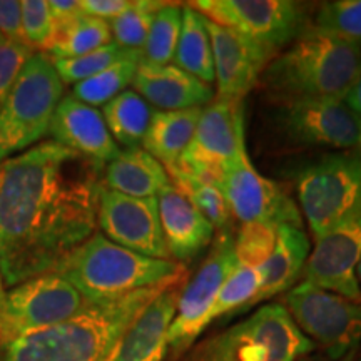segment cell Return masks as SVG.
Listing matches in <instances>:
<instances>
[{"instance_id":"obj_1","label":"cell","mask_w":361,"mask_h":361,"mask_svg":"<svg viewBox=\"0 0 361 361\" xmlns=\"http://www.w3.org/2000/svg\"><path fill=\"white\" fill-rule=\"evenodd\" d=\"M104 166L54 141L0 164V269L4 286L57 266L97 233Z\"/></svg>"},{"instance_id":"obj_2","label":"cell","mask_w":361,"mask_h":361,"mask_svg":"<svg viewBox=\"0 0 361 361\" xmlns=\"http://www.w3.org/2000/svg\"><path fill=\"white\" fill-rule=\"evenodd\" d=\"M164 288L89 303L66 322L0 345V361H112L129 324Z\"/></svg>"},{"instance_id":"obj_3","label":"cell","mask_w":361,"mask_h":361,"mask_svg":"<svg viewBox=\"0 0 361 361\" xmlns=\"http://www.w3.org/2000/svg\"><path fill=\"white\" fill-rule=\"evenodd\" d=\"M361 78V47L310 27L266 66L259 82L269 101L340 99Z\"/></svg>"},{"instance_id":"obj_4","label":"cell","mask_w":361,"mask_h":361,"mask_svg":"<svg viewBox=\"0 0 361 361\" xmlns=\"http://www.w3.org/2000/svg\"><path fill=\"white\" fill-rule=\"evenodd\" d=\"M54 273L66 278L87 303H102L147 288L183 281L188 268L173 259L139 255L94 233Z\"/></svg>"},{"instance_id":"obj_5","label":"cell","mask_w":361,"mask_h":361,"mask_svg":"<svg viewBox=\"0 0 361 361\" xmlns=\"http://www.w3.org/2000/svg\"><path fill=\"white\" fill-rule=\"evenodd\" d=\"M316 346L281 303L255 313L192 346L184 361H298Z\"/></svg>"},{"instance_id":"obj_6","label":"cell","mask_w":361,"mask_h":361,"mask_svg":"<svg viewBox=\"0 0 361 361\" xmlns=\"http://www.w3.org/2000/svg\"><path fill=\"white\" fill-rule=\"evenodd\" d=\"M64 87L47 52L37 51L27 61L0 107V152L4 157L30 149L49 134L52 117L64 97Z\"/></svg>"},{"instance_id":"obj_7","label":"cell","mask_w":361,"mask_h":361,"mask_svg":"<svg viewBox=\"0 0 361 361\" xmlns=\"http://www.w3.org/2000/svg\"><path fill=\"white\" fill-rule=\"evenodd\" d=\"M300 213L313 239L361 207V151H338L305 166L296 176Z\"/></svg>"},{"instance_id":"obj_8","label":"cell","mask_w":361,"mask_h":361,"mask_svg":"<svg viewBox=\"0 0 361 361\" xmlns=\"http://www.w3.org/2000/svg\"><path fill=\"white\" fill-rule=\"evenodd\" d=\"M284 308L303 335L331 361L355 356L361 345V303L300 281L284 293Z\"/></svg>"},{"instance_id":"obj_9","label":"cell","mask_w":361,"mask_h":361,"mask_svg":"<svg viewBox=\"0 0 361 361\" xmlns=\"http://www.w3.org/2000/svg\"><path fill=\"white\" fill-rule=\"evenodd\" d=\"M189 6L276 57L310 29L306 7L295 0H197Z\"/></svg>"},{"instance_id":"obj_10","label":"cell","mask_w":361,"mask_h":361,"mask_svg":"<svg viewBox=\"0 0 361 361\" xmlns=\"http://www.w3.org/2000/svg\"><path fill=\"white\" fill-rule=\"evenodd\" d=\"M87 305L61 274L49 273L27 279L6 293L0 305V345L66 322Z\"/></svg>"},{"instance_id":"obj_11","label":"cell","mask_w":361,"mask_h":361,"mask_svg":"<svg viewBox=\"0 0 361 361\" xmlns=\"http://www.w3.org/2000/svg\"><path fill=\"white\" fill-rule=\"evenodd\" d=\"M238 266L234 234L224 229L214 238L209 255L186 286L180 288L178 308L169 328V348L174 356L186 353L209 326L211 308L229 274Z\"/></svg>"},{"instance_id":"obj_12","label":"cell","mask_w":361,"mask_h":361,"mask_svg":"<svg viewBox=\"0 0 361 361\" xmlns=\"http://www.w3.org/2000/svg\"><path fill=\"white\" fill-rule=\"evenodd\" d=\"M274 102L278 129L305 147L361 151V119L340 99H281Z\"/></svg>"},{"instance_id":"obj_13","label":"cell","mask_w":361,"mask_h":361,"mask_svg":"<svg viewBox=\"0 0 361 361\" xmlns=\"http://www.w3.org/2000/svg\"><path fill=\"white\" fill-rule=\"evenodd\" d=\"M243 151H246L243 102L214 97L202 107L191 142L173 166L218 184L226 166Z\"/></svg>"},{"instance_id":"obj_14","label":"cell","mask_w":361,"mask_h":361,"mask_svg":"<svg viewBox=\"0 0 361 361\" xmlns=\"http://www.w3.org/2000/svg\"><path fill=\"white\" fill-rule=\"evenodd\" d=\"M218 188L228 202L233 218L243 224L264 221L276 226H303L296 202L278 183L264 178L255 169L247 151H243L226 166Z\"/></svg>"},{"instance_id":"obj_15","label":"cell","mask_w":361,"mask_h":361,"mask_svg":"<svg viewBox=\"0 0 361 361\" xmlns=\"http://www.w3.org/2000/svg\"><path fill=\"white\" fill-rule=\"evenodd\" d=\"M97 228L116 245L157 259H171L161 228L157 197H130L101 188Z\"/></svg>"},{"instance_id":"obj_16","label":"cell","mask_w":361,"mask_h":361,"mask_svg":"<svg viewBox=\"0 0 361 361\" xmlns=\"http://www.w3.org/2000/svg\"><path fill=\"white\" fill-rule=\"evenodd\" d=\"M361 261V207L350 218L314 239L301 281L361 303L356 268Z\"/></svg>"},{"instance_id":"obj_17","label":"cell","mask_w":361,"mask_h":361,"mask_svg":"<svg viewBox=\"0 0 361 361\" xmlns=\"http://www.w3.org/2000/svg\"><path fill=\"white\" fill-rule=\"evenodd\" d=\"M207 20V19H206ZM218 99L245 101L273 57L231 29L207 20Z\"/></svg>"},{"instance_id":"obj_18","label":"cell","mask_w":361,"mask_h":361,"mask_svg":"<svg viewBox=\"0 0 361 361\" xmlns=\"http://www.w3.org/2000/svg\"><path fill=\"white\" fill-rule=\"evenodd\" d=\"M52 141L75 154L106 166L121 152L97 107L87 106L74 96L62 97L49 128Z\"/></svg>"},{"instance_id":"obj_19","label":"cell","mask_w":361,"mask_h":361,"mask_svg":"<svg viewBox=\"0 0 361 361\" xmlns=\"http://www.w3.org/2000/svg\"><path fill=\"white\" fill-rule=\"evenodd\" d=\"M183 281L164 288L129 324L112 361H164Z\"/></svg>"},{"instance_id":"obj_20","label":"cell","mask_w":361,"mask_h":361,"mask_svg":"<svg viewBox=\"0 0 361 361\" xmlns=\"http://www.w3.org/2000/svg\"><path fill=\"white\" fill-rule=\"evenodd\" d=\"M157 206L171 259L184 264L213 245L214 226L173 184L159 192Z\"/></svg>"},{"instance_id":"obj_21","label":"cell","mask_w":361,"mask_h":361,"mask_svg":"<svg viewBox=\"0 0 361 361\" xmlns=\"http://www.w3.org/2000/svg\"><path fill=\"white\" fill-rule=\"evenodd\" d=\"M134 90L159 111H183L204 107L214 96V89L178 66H156L142 62L134 78Z\"/></svg>"},{"instance_id":"obj_22","label":"cell","mask_w":361,"mask_h":361,"mask_svg":"<svg viewBox=\"0 0 361 361\" xmlns=\"http://www.w3.org/2000/svg\"><path fill=\"white\" fill-rule=\"evenodd\" d=\"M311 243L303 226L279 224L276 246L264 264L259 266L261 286L251 306L288 293L303 274Z\"/></svg>"},{"instance_id":"obj_23","label":"cell","mask_w":361,"mask_h":361,"mask_svg":"<svg viewBox=\"0 0 361 361\" xmlns=\"http://www.w3.org/2000/svg\"><path fill=\"white\" fill-rule=\"evenodd\" d=\"M169 184L164 166L141 146L121 149L102 171L104 188L130 197H157Z\"/></svg>"},{"instance_id":"obj_24","label":"cell","mask_w":361,"mask_h":361,"mask_svg":"<svg viewBox=\"0 0 361 361\" xmlns=\"http://www.w3.org/2000/svg\"><path fill=\"white\" fill-rule=\"evenodd\" d=\"M202 107L183 111H156L151 117L142 149L164 168L179 161L191 142Z\"/></svg>"},{"instance_id":"obj_25","label":"cell","mask_w":361,"mask_h":361,"mask_svg":"<svg viewBox=\"0 0 361 361\" xmlns=\"http://www.w3.org/2000/svg\"><path fill=\"white\" fill-rule=\"evenodd\" d=\"M174 62V66L204 84L211 85L214 82L213 47L207 32V20L189 4L183 7V25H180Z\"/></svg>"},{"instance_id":"obj_26","label":"cell","mask_w":361,"mask_h":361,"mask_svg":"<svg viewBox=\"0 0 361 361\" xmlns=\"http://www.w3.org/2000/svg\"><path fill=\"white\" fill-rule=\"evenodd\" d=\"M101 114L117 146L139 147L154 111L135 90H124L102 106Z\"/></svg>"},{"instance_id":"obj_27","label":"cell","mask_w":361,"mask_h":361,"mask_svg":"<svg viewBox=\"0 0 361 361\" xmlns=\"http://www.w3.org/2000/svg\"><path fill=\"white\" fill-rule=\"evenodd\" d=\"M111 42L112 32L109 22L84 13L62 29H57L45 52L54 61H64V59L80 57Z\"/></svg>"},{"instance_id":"obj_28","label":"cell","mask_w":361,"mask_h":361,"mask_svg":"<svg viewBox=\"0 0 361 361\" xmlns=\"http://www.w3.org/2000/svg\"><path fill=\"white\" fill-rule=\"evenodd\" d=\"M166 171L169 174L171 184L192 202V206L214 226L216 231L228 229L231 211H229L228 202H226L218 184L184 173L178 166H169Z\"/></svg>"},{"instance_id":"obj_29","label":"cell","mask_w":361,"mask_h":361,"mask_svg":"<svg viewBox=\"0 0 361 361\" xmlns=\"http://www.w3.org/2000/svg\"><path fill=\"white\" fill-rule=\"evenodd\" d=\"M141 61L142 59H129V61L117 62V64L107 67L106 71L99 72L94 78L75 84L72 87V96L87 106H106L121 92L128 90L129 85H133Z\"/></svg>"},{"instance_id":"obj_30","label":"cell","mask_w":361,"mask_h":361,"mask_svg":"<svg viewBox=\"0 0 361 361\" xmlns=\"http://www.w3.org/2000/svg\"><path fill=\"white\" fill-rule=\"evenodd\" d=\"M180 25H183V6L166 2L156 13L142 47V62L156 66H168L174 61L178 49Z\"/></svg>"},{"instance_id":"obj_31","label":"cell","mask_w":361,"mask_h":361,"mask_svg":"<svg viewBox=\"0 0 361 361\" xmlns=\"http://www.w3.org/2000/svg\"><path fill=\"white\" fill-rule=\"evenodd\" d=\"M259 286V269L238 263L233 273L229 274L223 286H221L207 322L211 324L216 319L228 318V316L238 314L243 310L250 308L252 300L258 295Z\"/></svg>"},{"instance_id":"obj_32","label":"cell","mask_w":361,"mask_h":361,"mask_svg":"<svg viewBox=\"0 0 361 361\" xmlns=\"http://www.w3.org/2000/svg\"><path fill=\"white\" fill-rule=\"evenodd\" d=\"M129 59H142V52L111 42L80 57L54 61V64H56L59 78L62 79L64 85H75L85 79L94 78L99 72L106 71L107 67L114 66L117 62L129 61Z\"/></svg>"},{"instance_id":"obj_33","label":"cell","mask_w":361,"mask_h":361,"mask_svg":"<svg viewBox=\"0 0 361 361\" xmlns=\"http://www.w3.org/2000/svg\"><path fill=\"white\" fill-rule=\"evenodd\" d=\"M164 4L159 0H130L128 11L109 22L112 42L133 51H142L152 20Z\"/></svg>"},{"instance_id":"obj_34","label":"cell","mask_w":361,"mask_h":361,"mask_svg":"<svg viewBox=\"0 0 361 361\" xmlns=\"http://www.w3.org/2000/svg\"><path fill=\"white\" fill-rule=\"evenodd\" d=\"M311 27L361 47V0H333L322 4Z\"/></svg>"},{"instance_id":"obj_35","label":"cell","mask_w":361,"mask_h":361,"mask_svg":"<svg viewBox=\"0 0 361 361\" xmlns=\"http://www.w3.org/2000/svg\"><path fill=\"white\" fill-rule=\"evenodd\" d=\"M278 226L273 223H245L234 234V250L239 264L259 268L276 246Z\"/></svg>"},{"instance_id":"obj_36","label":"cell","mask_w":361,"mask_h":361,"mask_svg":"<svg viewBox=\"0 0 361 361\" xmlns=\"http://www.w3.org/2000/svg\"><path fill=\"white\" fill-rule=\"evenodd\" d=\"M22 29H24L25 42L37 51H47L49 44L56 35L49 0H22Z\"/></svg>"},{"instance_id":"obj_37","label":"cell","mask_w":361,"mask_h":361,"mask_svg":"<svg viewBox=\"0 0 361 361\" xmlns=\"http://www.w3.org/2000/svg\"><path fill=\"white\" fill-rule=\"evenodd\" d=\"M35 52L37 51H34L29 44L11 40L0 34V107L19 78L22 67Z\"/></svg>"},{"instance_id":"obj_38","label":"cell","mask_w":361,"mask_h":361,"mask_svg":"<svg viewBox=\"0 0 361 361\" xmlns=\"http://www.w3.org/2000/svg\"><path fill=\"white\" fill-rule=\"evenodd\" d=\"M0 34L11 40L27 44L22 29V6L19 0H0Z\"/></svg>"},{"instance_id":"obj_39","label":"cell","mask_w":361,"mask_h":361,"mask_svg":"<svg viewBox=\"0 0 361 361\" xmlns=\"http://www.w3.org/2000/svg\"><path fill=\"white\" fill-rule=\"evenodd\" d=\"M80 6L87 16L109 22L128 11L130 0H80Z\"/></svg>"},{"instance_id":"obj_40","label":"cell","mask_w":361,"mask_h":361,"mask_svg":"<svg viewBox=\"0 0 361 361\" xmlns=\"http://www.w3.org/2000/svg\"><path fill=\"white\" fill-rule=\"evenodd\" d=\"M49 8H51L56 30L84 16L80 0H49Z\"/></svg>"},{"instance_id":"obj_41","label":"cell","mask_w":361,"mask_h":361,"mask_svg":"<svg viewBox=\"0 0 361 361\" xmlns=\"http://www.w3.org/2000/svg\"><path fill=\"white\" fill-rule=\"evenodd\" d=\"M345 102L346 106H348L361 119V78L358 79V82L353 85V89L350 90L348 96L345 97Z\"/></svg>"},{"instance_id":"obj_42","label":"cell","mask_w":361,"mask_h":361,"mask_svg":"<svg viewBox=\"0 0 361 361\" xmlns=\"http://www.w3.org/2000/svg\"><path fill=\"white\" fill-rule=\"evenodd\" d=\"M4 298H6V290H4V279H2V269H0V305H2Z\"/></svg>"},{"instance_id":"obj_43","label":"cell","mask_w":361,"mask_h":361,"mask_svg":"<svg viewBox=\"0 0 361 361\" xmlns=\"http://www.w3.org/2000/svg\"><path fill=\"white\" fill-rule=\"evenodd\" d=\"M356 278H358V283H360V288H361V261H360L358 268H356Z\"/></svg>"},{"instance_id":"obj_44","label":"cell","mask_w":361,"mask_h":361,"mask_svg":"<svg viewBox=\"0 0 361 361\" xmlns=\"http://www.w3.org/2000/svg\"><path fill=\"white\" fill-rule=\"evenodd\" d=\"M328 361H331V360H328ZM341 361H353V356H350V358H345V360H341Z\"/></svg>"},{"instance_id":"obj_45","label":"cell","mask_w":361,"mask_h":361,"mask_svg":"<svg viewBox=\"0 0 361 361\" xmlns=\"http://www.w3.org/2000/svg\"><path fill=\"white\" fill-rule=\"evenodd\" d=\"M4 159H6V157H4V154H2V152H0V164H2V162H4Z\"/></svg>"},{"instance_id":"obj_46","label":"cell","mask_w":361,"mask_h":361,"mask_svg":"<svg viewBox=\"0 0 361 361\" xmlns=\"http://www.w3.org/2000/svg\"><path fill=\"white\" fill-rule=\"evenodd\" d=\"M358 361H361V355H360V358H358Z\"/></svg>"}]
</instances>
